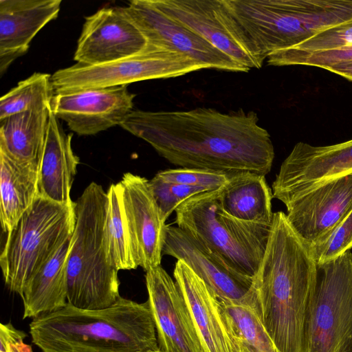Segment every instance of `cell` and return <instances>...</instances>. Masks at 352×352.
<instances>
[{
  "label": "cell",
  "instance_id": "6da1fadb",
  "mask_svg": "<svg viewBox=\"0 0 352 352\" xmlns=\"http://www.w3.org/2000/svg\"><path fill=\"white\" fill-rule=\"evenodd\" d=\"M120 126L181 168L265 175L274 159L270 135L253 111L133 110Z\"/></svg>",
  "mask_w": 352,
  "mask_h": 352
},
{
  "label": "cell",
  "instance_id": "7a4b0ae2",
  "mask_svg": "<svg viewBox=\"0 0 352 352\" xmlns=\"http://www.w3.org/2000/svg\"><path fill=\"white\" fill-rule=\"evenodd\" d=\"M316 278L317 264L307 245L285 213L274 212L265 252L253 278L250 306L280 352H305Z\"/></svg>",
  "mask_w": 352,
  "mask_h": 352
},
{
  "label": "cell",
  "instance_id": "3957f363",
  "mask_svg": "<svg viewBox=\"0 0 352 352\" xmlns=\"http://www.w3.org/2000/svg\"><path fill=\"white\" fill-rule=\"evenodd\" d=\"M215 5L257 69L271 54L352 19V0H215Z\"/></svg>",
  "mask_w": 352,
  "mask_h": 352
},
{
  "label": "cell",
  "instance_id": "277c9868",
  "mask_svg": "<svg viewBox=\"0 0 352 352\" xmlns=\"http://www.w3.org/2000/svg\"><path fill=\"white\" fill-rule=\"evenodd\" d=\"M148 300L121 297L101 309L67 304L30 323L32 342L42 352H144L160 350Z\"/></svg>",
  "mask_w": 352,
  "mask_h": 352
},
{
  "label": "cell",
  "instance_id": "5b68a950",
  "mask_svg": "<svg viewBox=\"0 0 352 352\" xmlns=\"http://www.w3.org/2000/svg\"><path fill=\"white\" fill-rule=\"evenodd\" d=\"M107 192L90 183L75 201V225L66 263L67 304L82 309H101L120 298L118 271L107 263L103 227Z\"/></svg>",
  "mask_w": 352,
  "mask_h": 352
},
{
  "label": "cell",
  "instance_id": "8992f818",
  "mask_svg": "<svg viewBox=\"0 0 352 352\" xmlns=\"http://www.w3.org/2000/svg\"><path fill=\"white\" fill-rule=\"evenodd\" d=\"M175 212L177 226L234 272L254 277L265 252L272 224L242 221L228 214L221 206L219 189L191 197Z\"/></svg>",
  "mask_w": 352,
  "mask_h": 352
},
{
  "label": "cell",
  "instance_id": "52a82bcc",
  "mask_svg": "<svg viewBox=\"0 0 352 352\" xmlns=\"http://www.w3.org/2000/svg\"><path fill=\"white\" fill-rule=\"evenodd\" d=\"M74 205L40 195L8 232L0 255L6 285L21 297L31 278L72 234Z\"/></svg>",
  "mask_w": 352,
  "mask_h": 352
},
{
  "label": "cell",
  "instance_id": "ba28073f",
  "mask_svg": "<svg viewBox=\"0 0 352 352\" xmlns=\"http://www.w3.org/2000/svg\"><path fill=\"white\" fill-rule=\"evenodd\" d=\"M305 352H352V251L317 265Z\"/></svg>",
  "mask_w": 352,
  "mask_h": 352
},
{
  "label": "cell",
  "instance_id": "9c48e42d",
  "mask_svg": "<svg viewBox=\"0 0 352 352\" xmlns=\"http://www.w3.org/2000/svg\"><path fill=\"white\" fill-rule=\"evenodd\" d=\"M206 69L181 53L147 47L135 55L97 65L76 63L55 72L51 77L54 92L128 85L151 79L179 77Z\"/></svg>",
  "mask_w": 352,
  "mask_h": 352
},
{
  "label": "cell",
  "instance_id": "30bf717a",
  "mask_svg": "<svg viewBox=\"0 0 352 352\" xmlns=\"http://www.w3.org/2000/svg\"><path fill=\"white\" fill-rule=\"evenodd\" d=\"M352 173V139L327 146L295 144L272 184L273 197L285 206L322 183Z\"/></svg>",
  "mask_w": 352,
  "mask_h": 352
},
{
  "label": "cell",
  "instance_id": "8fae6325",
  "mask_svg": "<svg viewBox=\"0 0 352 352\" xmlns=\"http://www.w3.org/2000/svg\"><path fill=\"white\" fill-rule=\"evenodd\" d=\"M123 8L150 45L181 53L206 69L233 72L250 70L169 16L151 0H133Z\"/></svg>",
  "mask_w": 352,
  "mask_h": 352
},
{
  "label": "cell",
  "instance_id": "7c38bea8",
  "mask_svg": "<svg viewBox=\"0 0 352 352\" xmlns=\"http://www.w3.org/2000/svg\"><path fill=\"white\" fill-rule=\"evenodd\" d=\"M127 86L54 92L51 111L78 135H95L120 125L133 111L135 95Z\"/></svg>",
  "mask_w": 352,
  "mask_h": 352
},
{
  "label": "cell",
  "instance_id": "4fadbf2b",
  "mask_svg": "<svg viewBox=\"0 0 352 352\" xmlns=\"http://www.w3.org/2000/svg\"><path fill=\"white\" fill-rule=\"evenodd\" d=\"M148 302L159 349L163 352H204L184 297L160 265L146 271Z\"/></svg>",
  "mask_w": 352,
  "mask_h": 352
},
{
  "label": "cell",
  "instance_id": "5bb4252c",
  "mask_svg": "<svg viewBox=\"0 0 352 352\" xmlns=\"http://www.w3.org/2000/svg\"><path fill=\"white\" fill-rule=\"evenodd\" d=\"M147 45L123 7L103 8L85 18L74 58L80 65H101L138 54Z\"/></svg>",
  "mask_w": 352,
  "mask_h": 352
},
{
  "label": "cell",
  "instance_id": "9a60e30c",
  "mask_svg": "<svg viewBox=\"0 0 352 352\" xmlns=\"http://www.w3.org/2000/svg\"><path fill=\"white\" fill-rule=\"evenodd\" d=\"M162 255L184 261L214 292L219 301L251 305L253 278L241 275L178 226L166 225Z\"/></svg>",
  "mask_w": 352,
  "mask_h": 352
},
{
  "label": "cell",
  "instance_id": "2e32d148",
  "mask_svg": "<svg viewBox=\"0 0 352 352\" xmlns=\"http://www.w3.org/2000/svg\"><path fill=\"white\" fill-rule=\"evenodd\" d=\"M120 184L133 258L146 272L161 264L166 224L147 179L126 173Z\"/></svg>",
  "mask_w": 352,
  "mask_h": 352
},
{
  "label": "cell",
  "instance_id": "e0dca14e",
  "mask_svg": "<svg viewBox=\"0 0 352 352\" xmlns=\"http://www.w3.org/2000/svg\"><path fill=\"white\" fill-rule=\"evenodd\" d=\"M285 207L294 231L313 244L352 211V173L322 183Z\"/></svg>",
  "mask_w": 352,
  "mask_h": 352
},
{
  "label": "cell",
  "instance_id": "ac0fdd59",
  "mask_svg": "<svg viewBox=\"0 0 352 352\" xmlns=\"http://www.w3.org/2000/svg\"><path fill=\"white\" fill-rule=\"evenodd\" d=\"M61 0H0V75L25 54L36 34L60 12Z\"/></svg>",
  "mask_w": 352,
  "mask_h": 352
},
{
  "label": "cell",
  "instance_id": "d6986e66",
  "mask_svg": "<svg viewBox=\"0 0 352 352\" xmlns=\"http://www.w3.org/2000/svg\"><path fill=\"white\" fill-rule=\"evenodd\" d=\"M174 278L190 310L204 352H239L222 320L214 292L184 261L177 260Z\"/></svg>",
  "mask_w": 352,
  "mask_h": 352
},
{
  "label": "cell",
  "instance_id": "ffe728a7",
  "mask_svg": "<svg viewBox=\"0 0 352 352\" xmlns=\"http://www.w3.org/2000/svg\"><path fill=\"white\" fill-rule=\"evenodd\" d=\"M72 133L67 134L50 110L46 140L38 171V194L54 202L73 205L70 192L79 158L72 147Z\"/></svg>",
  "mask_w": 352,
  "mask_h": 352
},
{
  "label": "cell",
  "instance_id": "44dd1931",
  "mask_svg": "<svg viewBox=\"0 0 352 352\" xmlns=\"http://www.w3.org/2000/svg\"><path fill=\"white\" fill-rule=\"evenodd\" d=\"M152 3L240 65L256 68L219 17L215 0H151Z\"/></svg>",
  "mask_w": 352,
  "mask_h": 352
},
{
  "label": "cell",
  "instance_id": "7402d4cb",
  "mask_svg": "<svg viewBox=\"0 0 352 352\" xmlns=\"http://www.w3.org/2000/svg\"><path fill=\"white\" fill-rule=\"evenodd\" d=\"M221 207L238 219L271 225L273 194L265 175L241 172L232 174L227 183L219 189Z\"/></svg>",
  "mask_w": 352,
  "mask_h": 352
},
{
  "label": "cell",
  "instance_id": "603a6c76",
  "mask_svg": "<svg viewBox=\"0 0 352 352\" xmlns=\"http://www.w3.org/2000/svg\"><path fill=\"white\" fill-rule=\"evenodd\" d=\"M51 107L12 115L0 121V151L12 160L40 168Z\"/></svg>",
  "mask_w": 352,
  "mask_h": 352
},
{
  "label": "cell",
  "instance_id": "cb8c5ba5",
  "mask_svg": "<svg viewBox=\"0 0 352 352\" xmlns=\"http://www.w3.org/2000/svg\"><path fill=\"white\" fill-rule=\"evenodd\" d=\"M72 235L26 285L21 297L23 319L34 318L67 305L66 263Z\"/></svg>",
  "mask_w": 352,
  "mask_h": 352
},
{
  "label": "cell",
  "instance_id": "d4e9b609",
  "mask_svg": "<svg viewBox=\"0 0 352 352\" xmlns=\"http://www.w3.org/2000/svg\"><path fill=\"white\" fill-rule=\"evenodd\" d=\"M39 167L18 163L0 151V221L8 233L38 194Z\"/></svg>",
  "mask_w": 352,
  "mask_h": 352
},
{
  "label": "cell",
  "instance_id": "484cf974",
  "mask_svg": "<svg viewBox=\"0 0 352 352\" xmlns=\"http://www.w3.org/2000/svg\"><path fill=\"white\" fill-rule=\"evenodd\" d=\"M107 192L103 246L107 263L117 271L136 269L138 266L132 252L120 182L111 184Z\"/></svg>",
  "mask_w": 352,
  "mask_h": 352
},
{
  "label": "cell",
  "instance_id": "4316f807",
  "mask_svg": "<svg viewBox=\"0 0 352 352\" xmlns=\"http://www.w3.org/2000/svg\"><path fill=\"white\" fill-rule=\"evenodd\" d=\"M217 300L224 325L239 352H280L251 306Z\"/></svg>",
  "mask_w": 352,
  "mask_h": 352
},
{
  "label": "cell",
  "instance_id": "83f0119b",
  "mask_svg": "<svg viewBox=\"0 0 352 352\" xmlns=\"http://www.w3.org/2000/svg\"><path fill=\"white\" fill-rule=\"evenodd\" d=\"M51 75L35 72L0 98V121L21 112L51 107Z\"/></svg>",
  "mask_w": 352,
  "mask_h": 352
},
{
  "label": "cell",
  "instance_id": "f1b7e54d",
  "mask_svg": "<svg viewBox=\"0 0 352 352\" xmlns=\"http://www.w3.org/2000/svg\"><path fill=\"white\" fill-rule=\"evenodd\" d=\"M350 45H352V19L320 32L294 47L271 54L267 58V65L284 58L331 50Z\"/></svg>",
  "mask_w": 352,
  "mask_h": 352
},
{
  "label": "cell",
  "instance_id": "f546056e",
  "mask_svg": "<svg viewBox=\"0 0 352 352\" xmlns=\"http://www.w3.org/2000/svg\"><path fill=\"white\" fill-rule=\"evenodd\" d=\"M307 246L317 265L333 260L351 250L352 211L323 236Z\"/></svg>",
  "mask_w": 352,
  "mask_h": 352
},
{
  "label": "cell",
  "instance_id": "4dcf8cb0",
  "mask_svg": "<svg viewBox=\"0 0 352 352\" xmlns=\"http://www.w3.org/2000/svg\"><path fill=\"white\" fill-rule=\"evenodd\" d=\"M148 186L164 222L172 212L188 199L207 192L203 188L167 182L157 175L148 180Z\"/></svg>",
  "mask_w": 352,
  "mask_h": 352
},
{
  "label": "cell",
  "instance_id": "1f68e13d",
  "mask_svg": "<svg viewBox=\"0 0 352 352\" xmlns=\"http://www.w3.org/2000/svg\"><path fill=\"white\" fill-rule=\"evenodd\" d=\"M155 175L167 182L199 187L207 191H212L223 186L230 175L207 169L178 168L162 170Z\"/></svg>",
  "mask_w": 352,
  "mask_h": 352
},
{
  "label": "cell",
  "instance_id": "d6a6232c",
  "mask_svg": "<svg viewBox=\"0 0 352 352\" xmlns=\"http://www.w3.org/2000/svg\"><path fill=\"white\" fill-rule=\"evenodd\" d=\"M349 61H352V45L284 58L274 60L269 65H304L327 69L333 65Z\"/></svg>",
  "mask_w": 352,
  "mask_h": 352
},
{
  "label": "cell",
  "instance_id": "836d02e7",
  "mask_svg": "<svg viewBox=\"0 0 352 352\" xmlns=\"http://www.w3.org/2000/svg\"><path fill=\"white\" fill-rule=\"evenodd\" d=\"M0 333L7 338L12 352H33L32 346L23 342L27 333L16 329L10 322L0 324Z\"/></svg>",
  "mask_w": 352,
  "mask_h": 352
},
{
  "label": "cell",
  "instance_id": "e575fe53",
  "mask_svg": "<svg viewBox=\"0 0 352 352\" xmlns=\"http://www.w3.org/2000/svg\"><path fill=\"white\" fill-rule=\"evenodd\" d=\"M326 70L338 74L348 80L352 81V61L342 63L333 65Z\"/></svg>",
  "mask_w": 352,
  "mask_h": 352
},
{
  "label": "cell",
  "instance_id": "d590c367",
  "mask_svg": "<svg viewBox=\"0 0 352 352\" xmlns=\"http://www.w3.org/2000/svg\"><path fill=\"white\" fill-rule=\"evenodd\" d=\"M0 352H12L7 338L0 333Z\"/></svg>",
  "mask_w": 352,
  "mask_h": 352
},
{
  "label": "cell",
  "instance_id": "8d00e7d4",
  "mask_svg": "<svg viewBox=\"0 0 352 352\" xmlns=\"http://www.w3.org/2000/svg\"><path fill=\"white\" fill-rule=\"evenodd\" d=\"M144 352H163L160 350H157V351H144Z\"/></svg>",
  "mask_w": 352,
  "mask_h": 352
}]
</instances>
